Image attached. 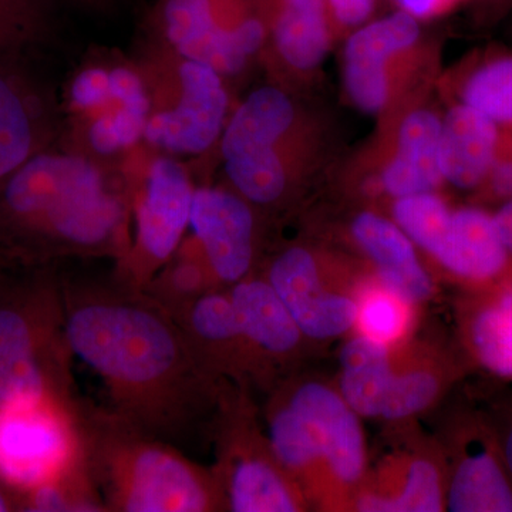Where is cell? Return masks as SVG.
Instances as JSON below:
<instances>
[{
    "label": "cell",
    "mask_w": 512,
    "mask_h": 512,
    "mask_svg": "<svg viewBox=\"0 0 512 512\" xmlns=\"http://www.w3.org/2000/svg\"><path fill=\"white\" fill-rule=\"evenodd\" d=\"M62 0H0V53L33 56L60 39Z\"/></svg>",
    "instance_id": "31"
},
{
    "label": "cell",
    "mask_w": 512,
    "mask_h": 512,
    "mask_svg": "<svg viewBox=\"0 0 512 512\" xmlns=\"http://www.w3.org/2000/svg\"><path fill=\"white\" fill-rule=\"evenodd\" d=\"M441 117L430 109L409 111L397 127L393 153L377 177V187L392 200L437 191Z\"/></svg>",
    "instance_id": "24"
},
{
    "label": "cell",
    "mask_w": 512,
    "mask_h": 512,
    "mask_svg": "<svg viewBox=\"0 0 512 512\" xmlns=\"http://www.w3.org/2000/svg\"><path fill=\"white\" fill-rule=\"evenodd\" d=\"M403 12L416 19L430 18L443 12L454 0H397Z\"/></svg>",
    "instance_id": "38"
},
{
    "label": "cell",
    "mask_w": 512,
    "mask_h": 512,
    "mask_svg": "<svg viewBox=\"0 0 512 512\" xmlns=\"http://www.w3.org/2000/svg\"><path fill=\"white\" fill-rule=\"evenodd\" d=\"M460 97L498 126L512 128V56L488 60L468 74Z\"/></svg>",
    "instance_id": "34"
},
{
    "label": "cell",
    "mask_w": 512,
    "mask_h": 512,
    "mask_svg": "<svg viewBox=\"0 0 512 512\" xmlns=\"http://www.w3.org/2000/svg\"><path fill=\"white\" fill-rule=\"evenodd\" d=\"M143 33L207 64L229 83L261 60L268 0H154Z\"/></svg>",
    "instance_id": "10"
},
{
    "label": "cell",
    "mask_w": 512,
    "mask_h": 512,
    "mask_svg": "<svg viewBox=\"0 0 512 512\" xmlns=\"http://www.w3.org/2000/svg\"><path fill=\"white\" fill-rule=\"evenodd\" d=\"M450 370L444 359H409L396 363L393 359L392 377L387 387L380 419L403 421L429 409L450 382Z\"/></svg>",
    "instance_id": "30"
},
{
    "label": "cell",
    "mask_w": 512,
    "mask_h": 512,
    "mask_svg": "<svg viewBox=\"0 0 512 512\" xmlns=\"http://www.w3.org/2000/svg\"><path fill=\"white\" fill-rule=\"evenodd\" d=\"M339 393L360 417L379 419L393 370L392 348L357 333L340 352Z\"/></svg>",
    "instance_id": "28"
},
{
    "label": "cell",
    "mask_w": 512,
    "mask_h": 512,
    "mask_svg": "<svg viewBox=\"0 0 512 512\" xmlns=\"http://www.w3.org/2000/svg\"><path fill=\"white\" fill-rule=\"evenodd\" d=\"M134 184L128 156L99 161L53 146L0 183V265H66L127 254Z\"/></svg>",
    "instance_id": "2"
},
{
    "label": "cell",
    "mask_w": 512,
    "mask_h": 512,
    "mask_svg": "<svg viewBox=\"0 0 512 512\" xmlns=\"http://www.w3.org/2000/svg\"><path fill=\"white\" fill-rule=\"evenodd\" d=\"M330 18L343 28H359L372 15L375 0H328Z\"/></svg>",
    "instance_id": "37"
},
{
    "label": "cell",
    "mask_w": 512,
    "mask_h": 512,
    "mask_svg": "<svg viewBox=\"0 0 512 512\" xmlns=\"http://www.w3.org/2000/svg\"><path fill=\"white\" fill-rule=\"evenodd\" d=\"M357 333L393 348L410 332L413 303L387 288L379 279L356 286Z\"/></svg>",
    "instance_id": "33"
},
{
    "label": "cell",
    "mask_w": 512,
    "mask_h": 512,
    "mask_svg": "<svg viewBox=\"0 0 512 512\" xmlns=\"http://www.w3.org/2000/svg\"><path fill=\"white\" fill-rule=\"evenodd\" d=\"M22 511V493L0 478V512Z\"/></svg>",
    "instance_id": "40"
},
{
    "label": "cell",
    "mask_w": 512,
    "mask_h": 512,
    "mask_svg": "<svg viewBox=\"0 0 512 512\" xmlns=\"http://www.w3.org/2000/svg\"><path fill=\"white\" fill-rule=\"evenodd\" d=\"M173 318L211 379L248 387L244 342L229 288L205 293Z\"/></svg>",
    "instance_id": "22"
},
{
    "label": "cell",
    "mask_w": 512,
    "mask_h": 512,
    "mask_svg": "<svg viewBox=\"0 0 512 512\" xmlns=\"http://www.w3.org/2000/svg\"><path fill=\"white\" fill-rule=\"evenodd\" d=\"M350 235L387 288L413 305L431 298L433 279L421 264L416 245L396 222L377 212L363 211L353 218Z\"/></svg>",
    "instance_id": "23"
},
{
    "label": "cell",
    "mask_w": 512,
    "mask_h": 512,
    "mask_svg": "<svg viewBox=\"0 0 512 512\" xmlns=\"http://www.w3.org/2000/svg\"><path fill=\"white\" fill-rule=\"evenodd\" d=\"M485 200L501 202L512 201V146L501 144L484 183L478 188Z\"/></svg>",
    "instance_id": "35"
},
{
    "label": "cell",
    "mask_w": 512,
    "mask_h": 512,
    "mask_svg": "<svg viewBox=\"0 0 512 512\" xmlns=\"http://www.w3.org/2000/svg\"><path fill=\"white\" fill-rule=\"evenodd\" d=\"M62 285L70 349L103 380L107 409L177 447L210 436L224 382L202 370L173 316L111 274L62 268Z\"/></svg>",
    "instance_id": "1"
},
{
    "label": "cell",
    "mask_w": 512,
    "mask_h": 512,
    "mask_svg": "<svg viewBox=\"0 0 512 512\" xmlns=\"http://www.w3.org/2000/svg\"><path fill=\"white\" fill-rule=\"evenodd\" d=\"M503 144L501 127L485 114L460 103L441 120L440 171L444 183L478 190Z\"/></svg>",
    "instance_id": "26"
},
{
    "label": "cell",
    "mask_w": 512,
    "mask_h": 512,
    "mask_svg": "<svg viewBox=\"0 0 512 512\" xmlns=\"http://www.w3.org/2000/svg\"><path fill=\"white\" fill-rule=\"evenodd\" d=\"M258 272L285 303L305 339H335L355 328V293L326 285L325 266L309 245L293 242L274 249Z\"/></svg>",
    "instance_id": "16"
},
{
    "label": "cell",
    "mask_w": 512,
    "mask_h": 512,
    "mask_svg": "<svg viewBox=\"0 0 512 512\" xmlns=\"http://www.w3.org/2000/svg\"><path fill=\"white\" fill-rule=\"evenodd\" d=\"M22 511L107 512L99 488L94 483L84 448L43 483L22 493Z\"/></svg>",
    "instance_id": "32"
},
{
    "label": "cell",
    "mask_w": 512,
    "mask_h": 512,
    "mask_svg": "<svg viewBox=\"0 0 512 512\" xmlns=\"http://www.w3.org/2000/svg\"><path fill=\"white\" fill-rule=\"evenodd\" d=\"M80 403L33 397L0 407V478L23 493L79 456Z\"/></svg>",
    "instance_id": "12"
},
{
    "label": "cell",
    "mask_w": 512,
    "mask_h": 512,
    "mask_svg": "<svg viewBox=\"0 0 512 512\" xmlns=\"http://www.w3.org/2000/svg\"><path fill=\"white\" fill-rule=\"evenodd\" d=\"M392 220L466 292L512 284V258L494 212L451 208L433 191L393 200Z\"/></svg>",
    "instance_id": "8"
},
{
    "label": "cell",
    "mask_w": 512,
    "mask_h": 512,
    "mask_svg": "<svg viewBox=\"0 0 512 512\" xmlns=\"http://www.w3.org/2000/svg\"><path fill=\"white\" fill-rule=\"evenodd\" d=\"M488 416L493 421L500 440L505 463L512 477V392L498 396L485 404Z\"/></svg>",
    "instance_id": "36"
},
{
    "label": "cell",
    "mask_w": 512,
    "mask_h": 512,
    "mask_svg": "<svg viewBox=\"0 0 512 512\" xmlns=\"http://www.w3.org/2000/svg\"><path fill=\"white\" fill-rule=\"evenodd\" d=\"M268 439L286 473L301 488L306 501H318L332 490L318 440L311 427L275 392L265 410Z\"/></svg>",
    "instance_id": "27"
},
{
    "label": "cell",
    "mask_w": 512,
    "mask_h": 512,
    "mask_svg": "<svg viewBox=\"0 0 512 512\" xmlns=\"http://www.w3.org/2000/svg\"><path fill=\"white\" fill-rule=\"evenodd\" d=\"M440 448L446 511L512 512V477L484 406L458 413Z\"/></svg>",
    "instance_id": "13"
},
{
    "label": "cell",
    "mask_w": 512,
    "mask_h": 512,
    "mask_svg": "<svg viewBox=\"0 0 512 512\" xmlns=\"http://www.w3.org/2000/svg\"><path fill=\"white\" fill-rule=\"evenodd\" d=\"M217 154L228 187L269 221L298 198L318 156V128L291 89L271 82L234 106Z\"/></svg>",
    "instance_id": "4"
},
{
    "label": "cell",
    "mask_w": 512,
    "mask_h": 512,
    "mask_svg": "<svg viewBox=\"0 0 512 512\" xmlns=\"http://www.w3.org/2000/svg\"><path fill=\"white\" fill-rule=\"evenodd\" d=\"M458 335L468 362L512 382V284L466 292L458 309Z\"/></svg>",
    "instance_id": "25"
},
{
    "label": "cell",
    "mask_w": 512,
    "mask_h": 512,
    "mask_svg": "<svg viewBox=\"0 0 512 512\" xmlns=\"http://www.w3.org/2000/svg\"><path fill=\"white\" fill-rule=\"evenodd\" d=\"M419 42V22L403 10L357 28L343 50V82L357 109L380 114L389 107L397 70Z\"/></svg>",
    "instance_id": "19"
},
{
    "label": "cell",
    "mask_w": 512,
    "mask_h": 512,
    "mask_svg": "<svg viewBox=\"0 0 512 512\" xmlns=\"http://www.w3.org/2000/svg\"><path fill=\"white\" fill-rule=\"evenodd\" d=\"M218 288L224 286L218 284L200 245L188 231L174 255L143 291L175 316L205 293Z\"/></svg>",
    "instance_id": "29"
},
{
    "label": "cell",
    "mask_w": 512,
    "mask_h": 512,
    "mask_svg": "<svg viewBox=\"0 0 512 512\" xmlns=\"http://www.w3.org/2000/svg\"><path fill=\"white\" fill-rule=\"evenodd\" d=\"M30 60L0 53V183L60 137L59 89Z\"/></svg>",
    "instance_id": "14"
},
{
    "label": "cell",
    "mask_w": 512,
    "mask_h": 512,
    "mask_svg": "<svg viewBox=\"0 0 512 512\" xmlns=\"http://www.w3.org/2000/svg\"><path fill=\"white\" fill-rule=\"evenodd\" d=\"M269 35L261 62L272 83L288 87L318 70L328 55V0H268Z\"/></svg>",
    "instance_id": "20"
},
{
    "label": "cell",
    "mask_w": 512,
    "mask_h": 512,
    "mask_svg": "<svg viewBox=\"0 0 512 512\" xmlns=\"http://www.w3.org/2000/svg\"><path fill=\"white\" fill-rule=\"evenodd\" d=\"M63 265H0V407L19 399H79L66 333Z\"/></svg>",
    "instance_id": "5"
},
{
    "label": "cell",
    "mask_w": 512,
    "mask_h": 512,
    "mask_svg": "<svg viewBox=\"0 0 512 512\" xmlns=\"http://www.w3.org/2000/svg\"><path fill=\"white\" fill-rule=\"evenodd\" d=\"M229 292L244 342L248 387L254 384L269 393L292 375L305 336L259 272L229 286Z\"/></svg>",
    "instance_id": "18"
},
{
    "label": "cell",
    "mask_w": 512,
    "mask_h": 512,
    "mask_svg": "<svg viewBox=\"0 0 512 512\" xmlns=\"http://www.w3.org/2000/svg\"><path fill=\"white\" fill-rule=\"evenodd\" d=\"M57 146L99 161H120L143 144L150 100L133 55L93 46L59 89Z\"/></svg>",
    "instance_id": "6"
},
{
    "label": "cell",
    "mask_w": 512,
    "mask_h": 512,
    "mask_svg": "<svg viewBox=\"0 0 512 512\" xmlns=\"http://www.w3.org/2000/svg\"><path fill=\"white\" fill-rule=\"evenodd\" d=\"M350 507L363 512L446 511V467L441 448L390 457L363 480Z\"/></svg>",
    "instance_id": "21"
},
{
    "label": "cell",
    "mask_w": 512,
    "mask_h": 512,
    "mask_svg": "<svg viewBox=\"0 0 512 512\" xmlns=\"http://www.w3.org/2000/svg\"><path fill=\"white\" fill-rule=\"evenodd\" d=\"M271 392L279 394L311 427L330 487L350 505L367 473L366 440L359 414L339 390L318 380L291 375Z\"/></svg>",
    "instance_id": "17"
},
{
    "label": "cell",
    "mask_w": 512,
    "mask_h": 512,
    "mask_svg": "<svg viewBox=\"0 0 512 512\" xmlns=\"http://www.w3.org/2000/svg\"><path fill=\"white\" fill-rule=\"evenodd\" d=\"M131 55L143 73L150 100L143 143L178 158L201 160L217 153L234 109L227 80L207 64L144 33Z\"/></svg>",
    "instance_id": "7"
},
{
    "label": "cell",
    "mask_w": 512,
    "mask_h": 512,
    "mask_svg": "<svg viewBox=\"0 0 512 512\" xmlns=\"http://www.w3.org/2000/svg\"><path fill=\"white\" fill-rule=\"evenodd\" d=\"M210 437L217 461L212 467L232 512L308 510L301 488L276 458L261 429L248 387L222 383Z\"/></svg>",
    "instance_id": "9"
},
{
    "label": "cell",
    "mask_w": 512,
    "mask_h": 512,
    "mask_svg": "<svg viewBox=\"0 0 512 512\" xmlns=\"http://www.w3.org/2000/svg\"><path fill=\"white\" fill-rule=\"evenodd\" d=\"M133 175V234L114 262L120 284L143 291L190 231L197 178L192 165L140 144L128 156Z\"/></svg>",
    "instance_id": "11"
},
{
    "label": "cell",
    "mask_w": 512,
    "mask_h": 512,
    "mask_svg": "<svg viewBox=\"0 0 512 512\" xmlns=\"http://www.w3.org/2000/svg\"><path fill=\"white\" fill-rule=\"evenodd\" d=\"M495 221L500 228L501 237L505 242L508 252L512 258V201L505 202L497 211L494 212Z\"/></svg>",
    "instance_id": "39"
},
{
    "label": "cell",
    "mask_w": 512,
    "mask_h": 512,
    "mask_svg": "<svg viewBox=\"0 0 512 512\" xmlns=\"http://www.w3.org/2000/svg\"><path fill=\"white\" fill-rule=\"evenodd\" d=\"M266 224L264 215L227 184H197L190 232L224 288L258 272Z\"/></svg>",
    "instance_id": "15"
},
{
    "label": "cell",
    "mask_w": 512,
    "mask_h": 512,
    "mask_svg": "<svg viewBox=\"0 0 512 512\" xmlns=\"http://www.w3.org/2000/svg\"><path fill=\"white\" fill-rule=\"evenodd\" d=\"M79 426L107 512L227 511L212 467L195 463L180 447L89 403H80Z\"/></svg>",
    "instance_id": "3"
}]
</instances>
